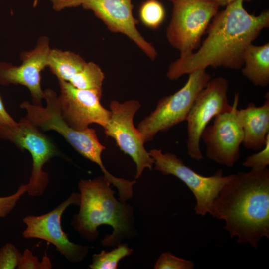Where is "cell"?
Wrapping results in <instances>:
<instances>
[{
	"instance_id": "obj_1",
	"label": "cell",
	"mask_w": 269,
	"mask_h": 269,
	"mask_svg": "<svg viewBox=\"0 0 269 269\" xmlns=\"http://www.w3.org/2000/svg\"><path fill=\"white\" fill-rule=\"evenodd\" d=\"M243 2L235 0L215 15L206 30V38L196 51L170 64L166 73L169 79L177 80L208 67L242 68L246 48L269 26V10L252 15L244 8Z\"/></svg>"
},
{
	"instance_id": "obj_2",
	"label": "cell",
	"mask_w": 269,
	"mask_h": 269,
	"mask_svg": "<svg viewBox=\"0 0 269 269\" xmlns=\"http://www.w3.org/2000/svg\"><path fill=\"white\" fill-rule=\"evenodd\" d=\"M209 214L225 221V230L237 243L257 248L262 238H269V169L231 174Z\"/></svg>"
},
{
	"instance_id": "obj_3",
	"label": "cell",
	"mask_w": 269,
	"mask_h": 269,
	"mask_svg": "<svg viewBox=\"0 0 269 269\" xmlns=\"http://www.w3.org/2000/svg\"><path fill=\"white\" fill-rule=\"evenodd\" d=\"M111 184L104 175L92 179H81L78 184L79 211L71 222L73 229L84 240L95 241L98 228L108 225L113 230L101 241L105 246L116 247L123 240L136 235L133 207L117 199Z\"/></svg>"
},
{
	"instance_id": "obj_4",
	"label": "cell",
	"mask_w": 269,
	"mask_h": 269,
	"mask_svg": "<svg viewBox=\"0 0 269 269\" xmlns=\"http://www.w3.org/2000/svg\"><path fill=\"white\" fill-rule=\"evenodd\" d=\"M188 75L182 88L161 98L155 109L138 124L136 128L144 143L152 140L158 133L186 121L196 97L211 79L204 69Z\"/></svg>"
},
{
	"instance_id": "obj_5",
	"label": "cell",
	"mask_w": 269,
	"mask_h": 269,
	"mask_svg": "<svg viewBox=\"0 0 269 269\" xmlns=\"http://www.w3.org/2000/svg\"><path fill=\"white\" fill-rule=\"evenodd\" d=\"M166 29L168 42L184 57L196 50L219 5L213 0H175Z\"/></svg>"
},
{
	"instance_id": "obj_6",
	"label": "cell",
	"mask_w": 269,
	"mask_h": 269,
	"mask_svg": "<svg viewBox=\"0 0 269 269\" xmlns=\"http://www.w3.org/2000/svg\"><path fill=\"white\" fill-rule=\"evenodd\" d=\"M0 138L30 153L32 168L29 182L25 184L26 192L33 197L41 196L49 183L48 175L44 171V166L59 154L54 143L25 118L13 125L0 123Z\"/></svg>"
},
{
	"instance_id": "obj_7",
	"label": "cell",
	"mask_w": 269,
	"mask_h": 269,
	"mask_svg": "<svg viewBox=\"0 0 269 269\" xmlns=\"http://www.w3.org/2000/svg\"><path fill=\"white\" fill-rule=\"evenodd\" d=\"M56 11L81 6L92 11L107 28L114 33L123 34L134 42L151 60H154L157 52L136 27L138 23L133 13L132 0H50Z\"/></svg>"
},
{
	"instance_id": "obj_8",
	"label": "cell",
	"mask_w": 269,
	"mask_h": 269,
	"mask_svg": "<svg viewBox=\"0 0 269 269\" xmlns=\"http://www.w3.org/2000/svg\"><path fill=\"white\" fill-rule=\"evenodd\" d=\"M140 106V102L135 99L124 102L111 101L110 118L104 128L106 136L114 139L119 149L135 163L136 179L145 168L152 170L154 165L153 159L145 149V143L134 125V116Z\"/></svg>"
},
{
	"instance_id": "obj_9",
	"label": "cell",
	"mask_w": 269,
	"mask_h": 269,
	"mask_svg": "<svg viewBox=\"0 0 269 269\" xmlns=\"http://www.w3.org/2000/svg\"><path fill=\"white\" fill-rule=\"evenodd\" d=\"M149 153L154 160L155 170L164 175L176 177L189 188L196 199L195 213L202 216L209 214L214 200L231 175L224 176L220 169L213 175L205 176L186 165L175 154L163 153L157 149Z\"/></svg>"
},
{
	"instance_id": "obj_10",
	"label": "cell",
	"mask_w": 269,
	"mask_h": 269,
	"mask_svg": "<svg viewBox=\"0 0 269 269\" xmlns=\"http://www.w3.org/2000/svg\"><path fill=\"white\" fill-rule=\"evenodd\" d=\"M228 81L223 77L211 79L199 92L189 111L187 122V151L189 156L200 160L201 134L216 116L230 108L228 99Z\"/></svg>"
},
{
	"instance_id": "obj_11",
	"label": "cell",
	"mask_w": 269,
	"mask_h": 269,
	"mask_svg": "<svg viewBox=\"0 0 269 269\" xmlns=\"http://www.w3.org/2000/svg\"><path fill=\"white\" fill-rule=\"evenodd\" d=\"M80 193L73 192L52 210L40 215H28L23 219L26 228L22 235L26 239H39L53 245L67 260L73 263L83 261L87 256L89 247L74 243L62 229V216L71 205H79Z\"/></svg>"
},
{
	"instance_id": "obj_12",
	"label": "cell",
	"mask_w": 269,
	"mask_h": 269,
	"mask_svg": "<svg viewBox=\"0 0 269 269\" xmlns=\"http://www.w3.org/2000/svg\"><path fill=\"white\" fill-rule=\"evenodd\" d=\"M239 100V94L237 93L230 108L216 116L201 137L206 145V157L229 168L240 159L243 141V132L236 116Z\"/></svg>"
},
{
	"instance_id": "obj_13",
	"label": "cell",
	"mask_w": 269,
	"mask_h": 269,
	"mask_svg": "<svg viewBox=\"0 0 269 269\" xmlns=\"http://www.w3.org/2000/svg\"><path fill=\"white\" fill-rule=\"evenodd\" d=\"M60 94L58 96L61 114L73 129L82 131L92 124L104 128L111 112L100 103L102 91L77 88L68 82L58 80Z\"/></svg>"
},
{
	"instance_id": "obj_14",
	"label": "cell",
	"mask_w": 269,
	"mask_h": 269,
	"mask_svg": "<svg viewBox=\"0 0 269 269\" xmlns=\"http://www.w3.org/2000/svg\"><path fill=\"white\" fill-rule=\"evenodd\" d=\"M45 107L24 101L20 105L25 110V118L42 132L54 131L59 133L80 153L89 143L96 133L93 128L82 131L72 128L64 119L61 112L58 96L51 89L44 91Z\"/></svg>"
},
{
	"instance_id": "obj_15",
	"label": "cell",
	"mask_w": 269,
	"mask_h": 269,
	"mask_svg": "<svg viewBox=\"0 0 269 269\" xmlns=\"http://www.w3.org/2000/svg\"><path fill=\"white\" fill-rule=\"evenodd\" d=\"M50 50L49 39L43 36L39 38L33 49L21 54V65L14 66L0 62V84L26 87L30 92L32 103L41 105L44 93L41 87L40 73L47 67Z\"/></svg>"
},
{
	"instance_id": "obj_16",
	"label": "cell",
	"mask_w": 269,
	"mask_h": 269,
	"mask_svg": "<svg viewBox=\"0 0 269 269\" xmlns=\"http://www.w3.org/2000/svg\"><path fill=\"white\" fill-rule=\"evenodd\" d=\"M264 104L257 106L249 103L244 109L236 111L238 121L243 132L242 145L247 149L258 151L269 137V97Z\"/></svg>"
},
{
	"instance_id": "obj_17",
	"label": "cell",
	"mask_w": 269,
	"mask_h": 269,
	"mask_svg": "<svg viewBox=\"0 0 269 269\" xmlns=\"http://www.w3.org/2000/svg\"><path fill=\"white\" fill-rule=\"evenodd\" d=\"M243 75L254 85L262 87L269 83V43H252L246 48L242 67Z\"/></svg>"
},
{
	"instance_id": "obj_18",
	"label": "cell",
	"mask_w": 269,
	"mask_h": 269,
	"mask_svg": "<svg viewBox=\"0 0 269 269\" xmlns=\"http://www.w3.org/2000/svg\"><path fill=\"white\" fill-rule=\"evenodd\" d=\"M86 62L82 57L74 52L51 49L47 67L58 80L69 82L82 69Z\"/></svg>"
},
{
	"instance_id": "obj_19",
	"label": "cell",
	"mask_w": 269,
	"mask_h": 269,
	"mask_svg": "<svg viewBox=\"0 0 269 269\" xmlns=\"http://www.w3.org/2000/svg\"><path fill=\"white\" fill-rule=\"evenodd\" d=\"M104 78V73L97 64L86 62L82 69L68 82L78 89L102 91Z\"/></svg>"
},
{
	"instance_id": "obj_20",
	"label": "cell",
	"mask_w": 269,
	"mask_h": 269,
	"mask_svg": "<svg viewBox=\"0 0 269 269\" xmlns=\"http://www.w3.org/2000/svg\"><path fill=\"white\" fill-rule=\"evenodd\" d=\"M132 252L127 244L121 243L110 251L103 250L93 254L89 267L91 269H116L120 260L130 256Z\"/></svg>"
},
{
	"instance_id": "obj_21",
	"label": "cell",
	"mask_w": 269,
	"mask_h": 269,
	"mask_svg": "<svg viewBox=\"0 0 269 269\" xmlns=\"http://www.w3.org/2000/svg\"><path fill=\"white\" fill-rule=\"evenodd\" d=\"M139 17L145 26L153 29H157L164 20L165 8L157 0H146L139 8Z\"/></svg>"
},
{
	"instance_id": "obj_22",
	"label": "cell",
	"mask_w": 269,
	"mask_h": 269,
	"mask_svg": "<svg viewBox=\"0 0 269 269\" xmlns=\"http://www.w3.org/2000/svg\"><path fill=\"white\" fill-rule=\"evenodd\" d=\"M194 263L176 257L170 252L163 253L155 263V269H193Z\"/></svg>"
},
{
	"instance_id": "obj_23",
	"label": "cell",
	"mask_w": 269,
	"mask_h": 269,
	"mask_svg": "<svg viewBox=\"0 0 269 269\" xmlns=\"http://www.w3.org/2000/svg\"><path fill=\"white\" fill-rule=\"evenodd\" d=\"M22 254L16 246L8 243L0 249V269H14L17 268Z\"/></svg>"
},
{
	"instance_id": "obj_24",
	"label": "cell",
	"mask_w": 269,
	"mask_h": 269,
	"mask_svg": "<svg viewBox=\"0 0 269 269\" xmlns=\"http://www.w3.org/2000/svg\"><path fill=\"white\" fill-rule=\"evenodd\" d=\"M269 164V137L264 147L258 152L248 156L243 163V166L251 170H262Z\"/></svg>"
},
{
	"instance_id": "obj_25",
	"label": "cell",
	"mask_w": 269,
	"mask_h": 269,
	"mask_svg": "<svg viewBox=\"0 0 269 269\" xmlns=\"http://www.w3.org/2000/svg\"><path fill=\"white\" fill-rule=\"evenodd\" d=\"M52 268L50 260L45 252L42 261L40 262L38 258L33 255L32 252L26 249L18 265V269H50Z\"/></svg>"
},
{
	"instance_id": "obj_26",
	"label": "cell",
	"mask_w": 269,
	"mask_h": 269,
	"mask_svg": "<svg viewBox=\"0 0 269 269\" xmlns=\"http://www.w3.org/2000/svg\"><path fill=\"white\" fill-rule=\"evenodd\" d=\"M26 192V185L22 184L14 194L0 197V218H4L9 214L16 206L21 197Z\"/></svg>"
},
{
	"instance_id": "obj_27",
	"label": "cell",
	"mask_w": 269,
	"mask_h": 269,
	"mask_svg": "<svg viewBox=\"0 0 269 269\" xmlns=\"http://www.w3.org/2000/svg\"><path fill=\"white\" fill-rule=\"evenodd\" d=\"M16 122L5 108L2 99L0 95V123L13 125L15 124Z\"/></svg>"
},
{
	"instance_id": "obj_28",
	"label": "cell",
	"mask_w": 269,
	"mask_h": 269,
	"mask_svg": "<svg viewBox=\"0 0 269 269\" xmlns=\"http://www.w3.org/2000/svg\"><path fill=\"white\" fill-rule=\"evenodd\" d=\"M217 3L219 6H226L228 5L227 0H213Z\"/></svg>"
},
{
	"instance_id": "obj_29",
	"label": "cell",
	"mask_w": 269,
	"mask_h": 269,
	"mask_svg": "<svg viewBox=\"0 0 269 269\" xmlns=\"http://www.w3.org/2000/svg\"><path fill=\"white\" fill-rule=\"evenodd\" d=\"M235 0H227V2H228V4L230 3L231 2L235 1ZM243 1H250L251 0H243Z\"/></svg>"
},
{
	"instance_id": "obj_30",
	"label": "cell",
	"mask_w": 269,
	"mask_h": 269,
	"mask_svg": "<svg viewBox=\"0 0 269 269\" xmlns=\"http://www.w3.org/2000/svg\"><path fill=\"white\" fill-rule=\"evenodd\" d=\"M169 0L172 2L173 1H175V0Z\"/></svg>"
}]
</instances>
